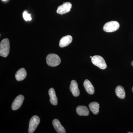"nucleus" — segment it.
Here are the masks:
<instances>
[{"label": "nucleus", "mask_w": 133, "mask_h": 133, "mask_svg": "<svg viewBox=\"0 0 133 133\" xmlns=\"http://www.w3.org/2000/svg\"><path fill=\"white\" fill-rule=\"evenodd\" d=\"M23 17L24 20L26 21H30L31 20V14L28 13L26 11H24L23 14Z\"/></svg>", "instance_id": "17"}, {"label": "nucleus", "mask_w": 133, "mask_h": 133, "mask_svg": "<svg viewBox=\"0 0 133 133\" xmlns=\"http://www.w3.org/2000/svg\"><path fill=\"white\" fill-rule=\"evenodd\" d=\"M90 58H92V56H90Z\"/></svg>", "instance_id": "21"}, {"label": "nucleus", "mask_w": 133, "mask_h": 133, "mask_svg": "<svg viewBox=\"0 0 133 133\" xmlns=\"http://www.w3.org/2000/svg\"><path fill=\"white\" fill-rule=\"evenodd\" d=\"M91 62L93 64L102 70L105 69L107 67L104 59L101 56H94L91 58Z\"/></svg>", "instance_id": "3"}, {"label": "nucleus", "mask_w": 133, "mask_h": 133, "mask_svg": "<svg viewBox=\"0 0 133 133\" xmlns=\"http://www.w3.org/2000/svg\"><path fill=\"white\" fill-rule=\"evenodd\" d=\"M119 24L116 21H110L107 23L103 27V30L106 32H114L119 28Z\"/></svg>", "instance_id": "4"}, {"label": "nucleus", "mask_w": 133, "mask_h": 133, "mask_svg": "<svg viewBox=\"0 0 133 133\" xmlns=\"http://www.w3.org/2000/svg\"><path fill=\"white\" fill-rule=\"evenodd\" d=\"M23 95H20L15 98L12 105V109L14 111L17 110L21 107L24 100Z\"/></svg>", "instance_id": "7"}, {"label": "nucleus", "mask_w": 133, "mask_h": 133, "mask_svg": "<svg viewBox=\"0 0 133 133\" xmlns=\"http://www.w3.org/2000/svg\"><path fill=\"white\" fill-rule=\"evenodd\" d=\"M76 112L80 116H88L90 113L88 108L85 106H79L76 108Z\"/></svg>", "instance_id": "12"}, {"label": "nucleus", "mask_w": 133, "mask_h": 133, "mask_svg": "<svg viewBox=\"0 0 133 133\" xmlns=\"http://www.w3.org/2000/svg\"><path fill=\"white\" fill-rule=\"evenodd\" d=\"M116 96L119 98L123 99L125 97V92L124 87L121 85L118 86L115 90Z\"/></svg>", "instance_id": "15"}, {"label": "nucleus", "mask_w": 133, "mask_h": 133, "mask_svg": "<svg viewBox=\"0 0 133 133\" xmlns=\"http://www.w3.org/2000/svg\"><path fill=\"white\" fill-rule=\"evenodd\" d=\"M72 38L71 36L67 35L62 37L59 42L60 48H64L68 46L72 42Z\"/></svg>", "instance_id": "9"}, {"label": "nucleus", "mask_w": 133, "mask_h": 133, "mask_svg": "<svg viewBox=\"0 0 133 133\" xmlns=\"http://www.w3.org/2000/svg\"><path fill=\"white\" fill-rule=\"evenodd\" d=\"M70 89L74 97H77L79 95L80 92L78 89V85L75 80H72L71 81Z\"/></svg>", "instance_id": "8"}, {"label": "nucleus", "mask_w": 133, "mask_h": 133, "mask_svg": "<svg viewBox=\"0 0 133 133\" xmlns=\"http://www.w3.org/2000/svg\"><path fill=\"white\" fill-rule=\"evenodd\" d=\"M3 1H6V0H2Z\"/></svg>", "instance_id": "22"}, {"label": "nucleus", "mask_w": 133, "mask_h": 133, "mask_svg": "<svg viewBox=\"0 0 133 133\" xmlns=\"http://www.w3.org/2000/svg\"><path fill=\"white\" fill-rule=\"evenodd\" d=\"M46 60L48 65L52 67L57 66L61 62L59 57L55 54H49L46 58Z\"/></svg>", "instance_id": "2"}, {"label": "nucleus", "mask_w": 133, "mask_h": 133, "mask_svg": "<svg viewBox=\"0 0 133 133\" xmlns=\"http://www.w3.org/2000/svg\"><path fill=\"white\" fill-rule=\"evenodd\" d=\"M40 122V119L36 115H35L31 117L29 124L28 132H34Z\"/></svg>", "instance_id": "5"}, {"label": "nucleus", "mask_w": 133, "mask_h": 133, "mask_svg": "<svg viewBox=\"0 0 133 133\" xmlns=\"http://www.w3.org/2000/svg\"><path fill=\"white\" fill-rule=\"evenodd\" d=\"M27 72L24 68H21L16 72L15 74L16 79L17 81H22L26 78Z\"/></svg>", "instance_id": "11"}, {"label": "nucleus", "mask_w": 133, "mask_h": 133, "mask_svg": "<svg viewBox=\"0 0 133 133\" xmlns=\"http://www.w3.org/2000/svg\"><path fill=\"white\" fill-rule=\"evenodd\" d=\"M89 108L94 114L97 115L99 112V105L96 102H92L89 104Z\"/></svg>", "instance_id": "16"}, {"label": "nucleus", "mask_w": 133, "mask_h": 133, "mask_svg": "<svg viewBox=\"0 0 133 133\" xmlns=\"http://www.w3.org/2000/svg\"><path fill=\"white\" fill-rule=\"evenodd\" d=\"M49 94L50 96V101L51 104L54 105H56L58 103L57 98L54 88H50L49 91Z\"/></svg>", "instance_id": "14"}, {"label": "nucleus", "mask_w": 133, "mask_h": 133, "mask_svg": "<svg viewBox=\"0 0 133 133\" xmlns=\"http://www.w3.org/2000/svg\"><path fill=\"white\" fill-rule=\"evenodd\" d=\"M10 43L8 38L3 39L0 43V56L6 57L10 52Z\"/></svg>", "instance_id": "1"}, {"label": "nucleus", "mask_w": 133, "mask_h": 133, "mask_svg": "<svg viewBox=\"0 0 133 133\" xmlns=\"http://www.w3.org/2000/svg\"><path fill=\"white\" fill-rule=\"evenodd\" d=\"M84 86L86 91L89 94L92 95L94 93V88L90 81L86 79L84 82Z\"/></svg>", "instance_id": "13"}, {"label": "nucleus", "mask_w": 133, "mask_h": 133, "mask_svg": "<svg viewBox=\"0 0 133 133\" xmlns=\"http://www.w3.org/2000/svg\"><path fill=\"white\" fill-rule=\"evenodd\" d=\"M132 92H133V87L132 88Z\"/></svg>", "instance_id": "20"}, {"label": "nucleus", "mask_w": 133, "mask_h": 133, "mask_svg": "<svg viewBox=\"0 0 133 133\" xmlns=\"http://www.w3.org/2000/svg\"><path fill=\"white\" fill-rule=\"evenodd\" d=\"M52 125L55 130L58 133H65L66 131L64 127L62 125L60 122L57 119H55L52 121Z\"/></svg>", "instance_id": "10"}, {"label": "nucleus", "mask_w": 133, "mask_h": 133, "mask_svg": "<svg viewBox=\"0 0 133 133\" xmlns=\"http://www.w3.org/2000/svg\"><path fill=\"white\" fill-rule=\"evenodd\" d=\"M132 64V65L133 66V61L132 62V64Z\"/></svg>", "instance_id": "18"}, {"label": "nucleus", "mask_w": 133, "mask_h": 133, "mask_svg": "<svg viewBox=\"0 0 133 133\" xmlns=\"http://www.w3.org/2000/svg\"><path fill=\"white\" fill-rule=\"evenodd\" d=\"M72 7L71 3L66 2L64 3L63 5L59 6L57 8V12L59 14L63 15L70 12Z\"/></svg>", "instance_id": "6"}, {"label": "nucleus", "mask_w": 133, "mask_h": 133, "mask_svg": "<svg viewBox=\"0 0 133 133\" xmlns=\"http://www.w3.org/2000/svg\"><path fill=\"white\" fill-rule=\"evenodd\" d=\"M128 133H133V132H128Z\"/></svg>", "instance_id": "19"}]
</instances>
